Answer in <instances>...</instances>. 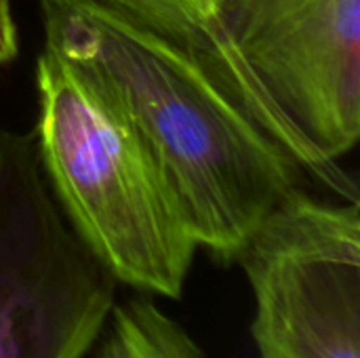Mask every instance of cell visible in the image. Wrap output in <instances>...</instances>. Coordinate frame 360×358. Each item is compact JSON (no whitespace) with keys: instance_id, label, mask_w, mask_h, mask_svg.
Instances as JSON below:
<instances>
[{"instance_id":"cell-5","label":"cell","mask_w":360,"mask_h":358,"mask_svg":"<svg viewBox=\"0 0 360 358\" xmlns=\"http://www.w3.org/2000/svg\"><path fill=\"white\" fill-rule=\"evenodd\" d=\"M240 51L264 89L327 158L360 137V0H257Z\"/></svg>"},{"instance_id":"cell-6","label":"cell","mask_w":360,"mask_h":358,"mask_svg":"<svg viewBox=\"0 0 360 358\" xmlns=\"http://www.w3.org/2000/svg\"><path fill=\"white\" fill-rule=\"evenodd\" d=\"M188 53L300 167L342 200H359L356 181L321 154L264 89L240 51V32L257 0H95Z\"/></svg>"},{"instance_id":"cell-4","label":"cell","mask_w":360,"mask_h":358,"mask_svg":"<svg viewBox=\"0 0 360 358\" xmlns=\"http://www.w3.org/2000/svg\"><path fill=\"white\" fill-rule=\"evenodd\" d=\"M236 264L253 293L259 358H360V203L300 188L259 224Z\"/></svg>"},{"instance_id":"cell-3","label":"cell","mask_w":360,"mask_h":358,"mask_svg":"<svg viewBox=\"0 0 360 358\" xmlns=\"http://www.w3.org/2000/svg\"><path fill=\"white\" fill-rule=\"evenodd\" d=\"M116 285L57 207L34 135L0 131V358H86Z\"/></svg>"},{"instance_id":"cell-2","label":"cell","mask_w":360,"mask_h":358,"mask_svg":"<svg viewBox=\"0 0 360 358\" xmlns=\"http://www.w3.org/2000/svg\"><path fill=\"white\" fill-rule=\"evenodd\" d=\"M34 141L63 217L116 283L177 300L198 245L137 133L84 72L42 49Z\"/></svg>"},{"instance_id":"cell-7","label":"cell","mask_w":360,"mask_h":358,"mask_svg":"<svg viewBox=\"0 0 360 358\" xmlns=\"http://www.w3.org/2000/svg\"><path fill=\"white\" fill-rule=\"evenodd\" d=\"M93 358H209L181 323L152 298L114 304Z\"/></svg>"},{"instance_id":"cell-1","label":"cell","mask_w":360,"mask_h":358,"mask_svg":"<svg viewBox=\"0 0 360 358\" xmlns=\"http://www.w3.org/2000/svg\"><path fill=\"white\" fill-rule=\"evenodd\" d=\"M44 46L97 82L175 196L198 249L236 264L302 167L179 46L95 0H40Z\"/></svg>"},{"instance_id":"cell-8","label":"cell","mask_w":360,"mask_h":358,"mask_svg":"<svg viewBox=\"0 0 360 358\" xmlns=\"http://www.w3.org/2000/svg\"><path fill=\"white\" fill-rule=\"evenodd\" d=\"M17 25L8 0H0V65L11 63L17 57Z\"/></svg>"}]
</instances>
